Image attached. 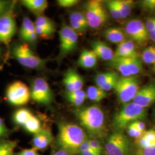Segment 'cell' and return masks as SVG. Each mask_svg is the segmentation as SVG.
<instances>
[{
    "label": "cell",
    "mask_w": 155,
    "mask_h": 155,
    "mask_svg": "<svg viewBox=\"0 0 155 155\" xmlns=\"http://www.w3.org/2000/svg\"><path fill=\"white\" fill-rule=\"evenodd\" d=\"M89 139L87 138L86 140H85L82 144L80 145L79 148L78 150L77 153H81V152H83L84 151L89 150H90V147L89 145Z\"/></svg>",
    "instance_id": "cell-45"
},
{
    "label": "cell",
    "mask_w": 155,
    "mask_h": 155,
    "mask_svg": "<svg viewBox=\"0 0 155 155\" xmlns=\"http://www.w3.org/2000/svg\"><path fill=\"white\" fill-rule=\"evenodd\" d=\"M98 57L92 50L84 49L78 59L77 65L84 69H92L96 66Z\"/></svg>",
    "instance_id": "cell-19"
},
{
    "label": "cell",
    "mask_w": 155,
    "mask_h": 155,
    "mask_svg": "<svg viewBox=\"0 0 155 155\" xmlns=\"http://www.w3.org/2000/svg\"><path fill=\"white\" fill-rule=\"evenodd\" d=\"M145 27L149 33L152 31H155V18L152 17V18H148L145 23Z\"/></svg>",
    "instance_id": "cell-43"
},
{
    "label": "cell",
    "mask_w": 155,
    "mask_h": 155,
    "mask_svg": "<svg viewBox=\"0 0 155 155\" xmlns=\"http://www.w3.org/2000/svg\"><path fill=\"white\" fill-rule=\"evenodd\" d=\"M108 66L120 72L122 77H130L132 76L130 70L127 67L124 59L122 58L114 57V58L108 61Z\"/></svg>",
    "instance_id": "cell-22"
},
{
    "label": "cell",
    "mask_w": 155,
    "mask_h": 155,
    "mask_svg": "<svg viewBox=\"0 0 155 155\" xmlns=\"http://www.w3.org/2000/svg\"><path fill=\"white\" fill-rule=\"evenodd\" d=\"M119 77L118 74L116 72H101L97 74L94 78V82L97 86L100 87L102 85L105 84L111 80Z\"/></svg>",
    "instance_id": "cell-27"
},
{
    "label": "cell",
    "mask_w": 155,
    "mask_h": 155,
    "mask_svg": "<svg viewBox=\"0 0 155 155\" xmlns=\"http://www.w3.org/2000/svg\"><path fill=\"white\" fill-rule=\"evenodd\" d=\"M122 18L129 16L132 11L134 2L132 0H116Z\"/></svg>",
    "instance_id": "cell-29"
},
{
    "label": "cell",
    "mask_w": 155,
    "mask_h": 155,
    "mask_svg": "<svg viewBox=\"0 0 155 155\" xmlns=\"http://www.w3.org/2000/svg\"><path fill=\"white\" fill-rule=\"evenodd\" d=\"M8 133V129L3 120L0 117V137L5 136Z\"/></svg>",
    "instance_id": "cell-48"
},
{
    "label": "cell",
    "mask_w": 155,
    "mask_h": 155,
    "mask_svg": "<svg viewBox=\"0 0 155 155\" xmlns=\"http://www.w3.org/2000/svg\"><path fill=\"white\" fill-rule=\"evenodd\" d=\"M135 155H155V144H152L144 148H139L135 153Z\"/></svg>",
    "instance_id": "cell-41"
},
{
    "label": "cell",
    "mask_w": 155,
    "mask_h": 155,
    "mask_svg": "<svg viewBox=\"0 0 155 155\" xmlns=\"http://www.w3.org/2000/svg\"><path fill=\"white\" fill-rule=\"evenodd\" d=\"M104 35L107 41L118 45L127 40L125 31L119 27L107 28L104 32Z\"/></svg>",
    "instance_id": "cell-20"
},
{
    "label": "cell",
    "mask_w": 155,
    "mask_h": 155,
    "mask_svg": "<svg viewBox=\"0 0 155 155\" xmlns=\"http://www.w3.org/2000/svg\"><path fill=\"white\" fill-rule=\"evenodd\" d=\"M16 31L13 8L0 17V43L9 45Z\"/></svg>",
    "instance_id": "cell-12"
},
{
    "label": "cell",
    "mask_w": 155,
    "mask_h": 155,
    "mask_svg": "<svg viewBox=\"0 0 155 155\" xmlns=\"http://www.w3.org/2000/svg\"><path fill=\"white\" fill-rule=\"evenodd\" d=\"M74 113L91 139L102 137L105 130V116L99 106L91 105L78 108Z\"/></svg>",
    "instance_id": "cell-1"
},
{
    "label": "cell",
    "mask_w": 155,
    "mask_h": 155,
    "mask_svg": "<svg viewBox=\"0 0 155 155\" xmlns=\"http://www.w3.org/2000/svg\"><path fill=\"white\" fill-rule=\"evenodd\" d=\"M31 97L30 90L27 86L21 81H16L9 86L6 90L8 102L15 106L27 104Z\"/></svg>",
    "instance_id": "cell-10"
},
{
    "label": "cell",
    "mask_w": 155,
    "mask_h": 155,
    "mask_svg": "<svg viewBox=\"0 0 155 155\" xmlns=\"http://www.w3.org/2000/svg\"><path fill=\"white\" fill-rule=\"evenodd\" d=\"M51 155H52V154H51Z\"/></svg>",
    "instance_id": "cell-55"
},
{
    "label": "cell",
    "mask_w": 155,
    "mask_h": 155,
    "mask_svg": "<svg viewBox=\"0 0 155 155\" xmlns=\"http://www.w3.org/2000/svg\"><path fill=\"white\" fill-rule=\"evenodd\" d=\"M52 155H72V153L67 150L61 148L60 150L52 153Z\"/></svg>",
    "instance_id": "cell-49"
},
{
    "label": "cell",
    "mask_w": 155,
    "mask_h": 155,
    "mask_svg": "<svg viewBox=\"0 0 155 155\" xmlns=\"http://www.w3.org/2000/svg\"><path fill=\"white\" fill-rule=\"evenodd\" d=\"M127 134L130 137H133L134 139H139L141 137L144 132L140 131L137 128L134 127L133 125L130 124L127 127Z\"/></svg>",
    "instance_id": "cell-38"
},
{
    "label": "cell",
    "mask_w": 155,
    "mask_h": 155,
    "mask_svg": "<svg viewBox=\"0 0 155 155\" xmlns=\"http://www.w3.org/2000/svg\"><path fill=\"white\" fill-rule=\"evenodd\" d=\"M63 84L67 92L82 90L84 86L83 77L74 68H69L63 75Z\"/></svg>",
    "instance_id": "cell-14"
},
{
    "label": "cell",
    "mask_w": 155,
    "mask_h": 155,
    "mask_svg": "<svg viewBox=\"0 0 155 155\" xmlns=\"http://www.w3.org/2000/svg\"><path fill=\"white\" fill-rule=\"evenodd\" d=\"M15 2L0 0V17L14 8Z\"/></svg>",
    "instance_id": "cell-36"
},
{
    "label": "cell",
    "mask_w": 155,
    "mask_h": 155,
    "mask_svg": "<svg viewBox=\"0 0 155 155\" xmlns=\"http://www.w3.org/2000/svg\"><path fill=\"white\" fill-rule=\"evenodd\" d=\"M87 98L94 102H99L105 98L107 96V92L104 91L98 86H89L86 91Z\"/></svg>",
    "instance_id": "cell-25"
},
{
    "label": "cell",
    "mask_w": 155,
    "mask_h": 155,
    "mask_svg": "<svg viewBox=\"0 0 155 155\" xmlns=\"http://www.w3.org/2000/svg\"><path fill=\"white\" fill-rule=\"evenodd\" d=\"M147 109L132 102L124 104L113 117L112 125L115 132H124L127 126L136 121L147 118Z\"/></svg>",
    "instance_id": "cell-3"
},
{
    "label": "cell",
    "mask_w": 155,
    "mask_h": 155,
    "mask_svg": "<svg viewBox=\"0 0 155 155\" xmlns=\"http://www.w3.org/2000/svg\"><path fill=\"white\" fill-rule=\"evenodd\" d=\"M80 155H99L97 153H96L95 152H94L93 150L90 148V150H86V151H84L83 152H81V153H79Z\"/></svg>",
    "instance_id": "cell-50"
},
{
    "label": "cell",
    "mask_w": 155,
    "mask_h": 155,
    "mask_svg": "<svg viewBox=\"0 0 155 155\" xmlns=\"http://www.w3.org/2000/svg\"><path fill=\"white\" fill-rule=\"evenodd\" d=\"M136 144L139 148H144L155 144V130L150 129L145 131L141 137L137 139Z\"/></svg>",
    "instance_id": "cell-23"
},
{
    "label": "cell",
    "mask_w": 155,
    "mask_h": 155,
    "mask_svg": "<svg viewBox=\"0 0 155 155\" xmlns=\"http://www.w3.org/2000/svg\"><path fill=\"white\" fill-rule=\"evenodd\" d=\"M153 118H154V120H155V108L154 109L153 112Z\"/></svg>",
    "instance_id": "cell-52"
},
{
    "label": "cell",
    "mask_w": 155,
    "mask_h": 155,
    "mask_svg": "<svg viewBox=\"0 0 155 155\" xmlns=\"http://www.w3.org/2000/svg\"><path fill=\"white\" fill-rule=\"evenodd\" d=\"M33 116L31 111L25 108H21L15 111L13 115V121L18 125L24 126L28 119Z\"/></svg>",
    "instance_id": "cell-26"
},
{
    "label": "cell",
    "mask_w": 155,
    "mask_h": 155,
    "mask_svg": "<svg viewBox=\"0 0 155 155\" xmlns=\"http://www.w3.org/2000/svg\"><path fill=\"white\" fill-rule=\"evenodd\" d=\"M132 102L144 108L155 104V82H151L139 89Z\"/></svg>",
    "instance_id": "cell-13"
},
{
    "label": "cell",
    "mask_w": 155,
    "mask_h": 155,
    "mask_svg": "<svg viewBox=\"0 0 155 155\" xmlns=\"http://www.w3.org/2000/svg\"><path fill=\"white\" fill-rule=\"evenodd\" d=\"M23 127L28 132L33 133L34 134L39 132L42 129L40 120L34 115L28 119Z\"/></svg>",
    "instance_id": "cell-28"
},
{
    "label": "cell",
    "mask_w": 155,
    "mask_h": 155,
    "mask_svg": "<svg viewBox=\"0 0 155 155\" xmlns=\"http://www.w3.org/2000/svg\"><path fill=\"white\" fill-rule=\"evenodd\" d=\"M66 95L67 100L69 102V103H70L72 105L74 106L77 107H79L81 106L82 105L85 100L87 99V98L72 97L67 95Z\"/></svg>",
    "instance_id": "cell-39"
},
{
    "label": "cell",
    "mask_w": 155,
    "mask_h": 155,
    "mask_svg": "<svg viewBox=\"0 0 155 155\" xmlns=\"http://www.w3.org/2000/svg\"><path fill=\"white\" fill-rule=\"evenodd\" d=\"M125 32L132 41L144 45L150 40L149 32L144 22L139 19H132L127 23Z\"/></svg>",
    "instance_id": "cell-11"
},
{
    "label": "cell",
    "mask_w": 155,
    "mask_h": 155,
    "mask_svg": "<svg viewBox=\"0 0 155 155\" xmlns=\"http://www.w3.org/2000/svg\"><path fill=\"white\" fill-rule=\"evenodd\" d=\"M84 13L90 28H100L108 20L109 14L102 1H89L84 6Z\"/></svg>",
    "instance_id": "cell-6"
},
{
    "label": "cell",
    "mask_w": 155,
    "mask_h": 155,
    "mask_svg": "<svg viewBox=\"0 0 155 155\" xmlns=\"http://www.w3.org/2000/svg\"><path fill=\"white\" fill-rule=\"evenodd\" d=\"M1 49L0 48V55H1Z\"/></svg>",
    "instance_id": "cell-54"
},
{
    "label": "cell",
    "mask_w": 155,
    "mask_h": 155,
    "mask_svg": "<svg viewBox=\"0 0 155 155\" xmlns=\"http://www.w3.org/2000/svg\"><path fill=\"white\" fill-rule=\"evenodd\" d=\"M78 0H58L57 3L61 8H70L79 3Z\"/></svg>",
    "instance_id": "cell-42"
},
{
    "label": "cell",
    "mask_w": 155,
    "mask_h": 155,
    "mask_svg": "<svg viewBox=\"0 0 155 155\" xmlns=\"http://www.w3.org/2000/svg\"><path fill=\"white\" fill-rule=\"evenodd\" d=\"M105 148L107 155H134L133 144L124 132L111 133L106 140Z\"/></svg>",
    "instance_id": "cell-5"
},
{
    "label": "cell",
    "mask_w": 155,
    "mask_h": 155,
    "mask_svg": "<svg viewBox=\"0 0 155 155\" xmlns=\"http://www.w3.org/2000/svg\"><path fill=\"white\" fill-rule=\"evenodd\" d=\"M12 55L22 66L31 69L42 70L48 61L47 59H41L36 55L27 44H16L11 51Z\"/></svg>",
    "instance_id": "cell-4"
},
{
    "label": "cell",
    "mask_w": 155,
    "mask_h": 155,
    "mask_svg": "<svg viewBox=\"0 0 155 155\" xmlns=\"http://www.w3.org/2000/svg\"><path fill=\"white\" fill-rule=\"evenodd\" d=\"M21 4L38 17L41 16L48 7L46 0H23Z\"/></svg>",
    "instance_id": "cell-21"
},
{
    "label": "cell",
    "mask_w": 155,
    "mask_h": 155,
    "mask_svg": "<svg viewBox=\"0 0 155 155\" xmlns=\"http://www.w3.org/2000/svg\"><path fill=\"white\" fill-rule=\"evenodd\" d=\"M91 50L95 54L104 61H110L114 57V52L110 47L106 45L105 42L97 40L91 43Z\"/></svg>",
    "instance_id": "cell-16"
},
{
    "label": "cell",
    "mask_w": 155,
    "mask_h": 155,
    "mask_svg": "<svg viewBox=\"0 0 155 155\" xmlns=\"http://www.w3.org/2000/svg\"><path fill=\"white\" fill-rule=\"evenodd\" d=\"M31 97L36 102L50 105L54 100V94L47 81L43 78H36L31 84Z\"/></svg>",
    "instance_id": "cell-9"
},
{
    "label": "cell",
    "mask_w": 155,
    "mask_h": 155,
    "mask_svg": "<svg viewBox=\"0 0 155 155\" xmlns=\"http://www.w3.org/2000/svg\"></svg>",
    "instance_id": "cell-56"
},
{
    "label": "cell",
    "mask_w": 155,
    "mask_h": 155,
    "mask_svg": "<svg viewBox=\"0 0 155 155\" xmlns=\"http://www.w3.org/2000/svg\"><path fill=\"white\" fill-rule=\"evenodd\" d=\"M152 71L153 72L155 73V63L153 64V69H152Z\"/></svg>",
    "instance_id": "cell-53"
},
{
    "label": "cell",
    "mask_w": 155,
    "mask_h": 155,
    "mask_svg": "<svg viewBox=\"0 0 155 155\" xmlns=\"http://www.w3.org/2000/svg\"><path fill=\"white\" fill-rule=\"evenodd\" d=\"M140 89L138 78L130 76L120 77L114 90L118 100L124 105L133 101Z\"/></svg>",
    "instance_id": "cell-8"
},
{
    "label": "cell",
    "mask_w": 155,
    "mask_h": 155,
    "mask_svg": "<svg viewBox=\"0 0 155 155\" xmlns=\"http://www.w3.org/2000/svg\"><path fill=\"white\" fill-rule=\"evenodd\" d=\"M114 57L129 58H137L140 56L137 52L136 45L131 40H125L118 45L116 51L114 52Z\"/></svg>",
    "instance_id": "cell-18"
},
{
    "label": "cell",
    "mask_w": 155,
    "mask_h": 155,
    "mask_svg": "<svg viewBox=\"0 0 155 155\" xmlns=\"http://www.w3.org/2000/svg\"><path fill=\"white\" fill-rule=\"evenodd\" d=\"M130 70L132 76H136L143 71V66L141 57L124 58Z\"/></svg>",
    "instance_id": "cell-24"
},
{
    "label": "cell",
    "mask_w": 155,
    "mask_h": 155,
    "mask_svg": "<svg viewBox=\"0 0 155 155\" xmlns=\"http://www.w3.org/2000/svg\"><path fill=\"white\" fill-rule=\"evenodd\" d=\"M69 16V17H71L77 20L78 22H79L84 28L87 29L89 27L87 18L84 13L83 12L79 11H74L70 13Z\"/></svg>",
    "instance_id": "cell-34"
},
{
    "label": "cell",
    "mask_w": 155,
    "mask_h": 155,
    "mask_svg": "<svg viewBox=\"0 0 155 155\" xmlns=\"http://www.w3.org/2000/svg\"><path fill=\"white\" fill-rule=\"evenodd\" d=\"M140 6L144 11L155 12V0H143L140 2Z\"/></svg>",
    "instance_id": "cell-40"
},
{
    "label": "cell",
    "mask_w": 155,
    "mask_h": 155,
    "mask_svg": "<svg viewBox=\"0 0 155 155\" xmlns=\"http://www.w3.org/2000/svg\"><path fill=\"white\" fill-rule=\"evenodd\" d=\"M149 36H150V39L153 42L155 43V30L150 32Z\"/></svg>",
    "instance_id": "cell-51"
},
{
    "label": "cell",
    "mask_w": 155,
    "mask_h": 155,
    "mask_svg": "<svg viewBox=\"0 0 155 155\" xmlns=\"http://www.w3.org/2000/svg\"><path fill=\"white\" fill-rule=\"evenodd\" d=\"M16 155H40L36 150L33 148L22 150Z\"/></svg>",
    "instance_id": "cell-47"
},
{
    "label": "cell",
    "mask_w": 155,
    "mask_h": 155,
    "mask_svg": "<svg viewBox=\"0 0 155 155\" xmlns=\"http://www.w3.org/2000/svg\"><path fill=\"white\" fill-rule=\"evenodd\" d=\"M59 35V52L56 57V60L60 64L66 57L77 48L79 35L70 25L65 23L62 24Z\"/></svg>",
    "instance_id": "cell-7"
},
{
    "label": "cell",
    "mask_w": 155,
    "mask_h": 155,
    "mask_svg": "<svg viewBox=\"0 0 155 155\" xmlns=\"http://www.w3.org/2000/svg\"><path fill=\"white\" fill-rule=\"evenodd\" d=\"M131 124L133 125L134 127L137 128L138 130L142 132H144L145 131L146 125H145V124L143 121H140V120L132 122Z\"/></svg>",
    "instance_id": "cell-46"
},
{
    "label": "cell",
    "mask_w": 155,
    "mask_h": 155,
    "mask_svg": "<svg viewBox=\"0 0 155 155\" xmlns=\"http://www.w3.org/2000/svg\"><path fill=\"white\" fill-rule=\"evenodd\" d=\"M66 95L72 96V97H83L87 98L86 92L83 91V90H78L71 92H66Z\"/></svg>",
    "instance_id": "cell-44"
},
{
    "label": "cell",
    "mask_w": 155,
    "mask_h": 155,
    "mask_svg": "<svg viewBox=\"0 0 155 155\" xmlns=\"http://www.w3.org/2000/svg\"><path fill=\"white\" fill-rule=\"evenodd\" d=\"M20 36L24 41L30 43H35L37 40L38 36L35 31V23L28 17L23 19Z\"/></svg>",
    "instance_id": "cell-17"
},
{
    "label": "cell",
    "mask_w": 155,
    "mask_h": 155,
    "mask_svg": "<svg viewBox=\"0 0 155 155\" xmlns=\"http://www.w3.org/2000/svg\"><path fill=\"white\" fill-rule=\"evenodd\" d=\"M34 23L35 27L56 29L54 22L51 20L50 18L43 15L38 17Z\"/></svg>",
    "instance_id": "cell-33"
},
{
    "label": "cell",
    "mask_w": 155,
    "mask_h": 155,
    "mask_svg": "<svg viewBox=\"0 0 155 155\" xmlns=\"http://www.w3.org/2000/svg\"><path fill=\"white\" fill-rule=\"evenodd\" d=\"M84 130L76 124L61 122L58 125L57 141L61 149L73 153L78 150L83 141L87 139Z\"/></svg>",
    "instance_id": "cell-2"
},
{
    "label": "cell",
    "mask_w": 155,
    "mask_h": 155,
    "mask_svg": "<svg viewBox=\"0 0 155 155\" xmlns=\"http://www.w3.org/2000/svg\"><path fill=\"white\" fill-rule=\"evenodd\" d=\"M35 31L38 37L43 39H50L55 32L56 29L35 27Z\"/></svg>",
    "instance_id": "cell-35"
},
{
    "label": "cell",
    "mask_w": 155,
    "mask_h": 155,
    "mask_svg": "<svg viewBox=\"0 0 155 155\" xmlns=\"http://www.w3.org/2000/svg\"><path fill=\"white\" fill-rule=\"evenodd\" d=\"M53 140V136L50 130L41 129L39 132L34 134L32 145L35 150L46 149Z\"/></svg>",
    "instance_id": "cell-15"
},
{
    "label": "cell",
    "mask_w": 155,
    "mask_h": 155,
    "mask_svg": "<svg viewBox=\"0 0 155 155\" xmlns=\"http://www.w3.org/2000/svg\"><path fill=\"white\" fill-rule=\"evenodd\" d=\"M106 9L110 15L114 19L120 20L122 19V16L119 10L116 0H109L104 2Z\"/></svg>",
    "instance_id": "cell-30"
},
{
    "label": "cell",
    "mask_w": 155,
    "mask_h": 155,
    "mask_svg": "<svg viewBox=\"0 0 155 155\" xmlns=\"http://www.w3.org/2000/svg\"><path fill=\"white\" fill-rule=\"evenodd\" d=\"M141 58L145 64L153 65L155 63V46L151 45L145 48L142 52Z\"/></svg>",
    "instance_id": "cell-31"
},
{
    "label": "cell",
    "mask_w": 155,
    "mask_h": 155,
    "mask_svg": "<svg viewBox=\"0 0 155 155\" xmlns=\"http://www.w3.org/2000/svg\"><path fill=\"white\" fill-rule=\"evenodd\" d=\"M17 143L10 140H3L0 141V155H15L14 150L16 148Z\"/></svg>",
    "instance_id": "cell-32"
},
{
    "label": "cell",
    "mask_w": 155,
    "mask_h": 155,
    "mask_svg": "<svg viewBox=\"0 0 155 155\" xmlns=\"http://www.w3.org/2000/svg\"><path fill=\"white\" fill-rule=\"evenodd\" d=\"M89 143L90 148L98 155H101L102 152V146L100 141L98 139L89 138Z\"/></svg>",
    "instance_id": "cell-37"
}]
</instances>
